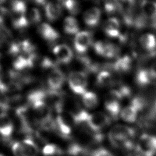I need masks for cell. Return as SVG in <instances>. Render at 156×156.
<instances>
[{"mask_svg": "<svg viewBox=\"0 0 156 156\" xmlns=\"http://www.w3.org/2000/svg\"><path fill=\"white\" fill-rule=\"evenodd\" d=\"M82 100L85 107L92 109L98 104V98L96 93L93 91H87L82 95Z\"/></svg>", "mask_w": 156, "mask_h": 156, "instance_id": "d4e9b609", "label": "cell"}, {"mask_svg": "<svg viewBox=\"0 0 156 156\" xmlns=\"http://www.w3.org/2000/svg\"><path fill=\"white\" fill-rule=\"evenodd\" d=\"M87 152V148L78 143H71L67 149V153L70 156H85Z\"/></svg>", "mask_w": 156, "mask_h": 156, "instance_id": "484cf974", "label": "cell"}, {"mask_svg": "<svg viewBox=\"0 0 156 156\" xmlns=\"http://www.w3.org/2000/svg\"><path fill=\"white\" fill-rule=\"evenodd\" d=\"M79 26L77 20L73 16H67L63 21V30L68 35L77 34L79 32Z\"/></svg>", "mask_w": 156, "mask_h": 156, "instance_id": "cb8c5ba5", "label": "cell"}, {"mask_svg": "<svg viewBox=\"0 0 156 156\" xmlns=\"http://www.w3.org/2000/svg\"><path fill=\"white\" fill-rule=\"evenodd\" d=\"M14 129L13 123L5 113H0V135L4 141H9Z\"/></svg>", "mask_w": 156, "mask_h": 156, "instance_id": "4fadbf2b", "label": "cell"}, {"mask_svg": "<svg viewBox=\"0 0 156 156\" xmlns=\"http://www.w3.org/2000/svg\"><path fill=\"white\" fill-rule=\"evenodd\" d=\"M151 74L154 79H156V61L154 62L149 68Z\"/></svg>", "mask_w": 156, "mask_h": 156, "instance_id": "d6a6232c", "label": "cell"}, {"mask_svg": "<svg viewBox=\"0 0 156 156\" xmlns=\"http://www.w3.org/2000/svg\"><path fill=\"white\" fill-rule=\"evenodd\" d=\"M9 11L12 25L15 29L23 30L29 26L26 5L24 0H12Z\"/></svg>", "mask_w": 156, "mask_h": 156, "instance_id": "7a4b0ae2", "label": "cell"}, {"mask_svg": "<svg viewBox=\"0 0 156 156\" xmlns=\"http://www.w3.org/2000/svg\"><path fill=\"white\" fill-rule=\"evenodd\" d=\"M37 30L41 37L49 43H53L60 38L59 33L51 25L46 23L40 24Z\"/></svg>", "mask_w": 156, "mask_h": 156, "instance_id": "5bb4252c", "label": "cell"}, {"mask_svg": "<svg viewBox=\"0 0 156 156\" xmlns=\"http://www.w3.org/2000/svg\"><path fill=\"white\" fill-rule=\"evenodd\" d=\"M64 82L65 75L60 69L55 68L50 71L47 77V83L50 90H59Z\"/></svg>", "mask_w": 156, "mask_h": 156, "instance_id": "7c38bea8", "label": "cell"}, {"mask_svg": "<svg viewBox=\"0 0 156 156\" xmlns=\"http://www.w3.org/2000/svg\"><path fill=\"white\" fill-rule=\"evenodd\" d=\"M121 11L129 9L134 6L135 0H114Z\"/></svg>", "mask_w": 156, "mask_h": 156, "instance_id": "4dcf8cb0", "label": "cell"}, {"mask_svg": "<svg viewBox=\"0 0 156 156\" xmlns=\"http://www.w3.org/2000/svg\"><path fill=\"white\" fill-rule=\"evenodd\" d=\"M102 29L105 34L111 38H119L121 34V25L119 20L112 17L106 20L103 23Z\"/></svg>", "mask_w": 156, "mask_h": 156, "instance_id": "9a60e30c", "label": "cell"}, {"mask_svg": "<svg viewBox=\"0 0 156 156\" xmlns=\"http://www.w3.org/2000/svg\"><path fill=\"white\" fill-rule=\"evenodd\" d=\"M92 43V35L88 31L79 32L74 40V47L79 54L85 53Z\"/></svg>", "mask_w": 156, "mask_h": 156, "instance_id": "30bf717a", "label": "cell"}, {"mask_svg": "<svg viewBox=\"0 0 156 156\" xmlns=\"http://www.w3.org/2000/svg\"><path fill=\"white\" fill-rule=\"evenodd\" d=\"M104 10L108 14H113L119 9L114 0H102Z\"/></svg>", "mask_w": 156, "mask_h": 156, "instance_id": "f546056e", "label": "cell"}, {"mask_svg": "<svg viewBox=\"0 0 156 156\" xmlns=\"http://www.w3.org/2000/svg\"><path fill=\"white\" fill-rule=\"evenodd\" d=\"M62 4L72 15H76L80 10V5L77 0H65Z\"/></svg>", "mask_w": 156, "mask_h": 156, "instance_id": "83f0119b", "label": "cell"}, {"mask_svg": "<svg viewBox=\"0 0 156 156\" xmlns=\"http://www.w3.org/2000/svg\"><path fill=\"white\" fill-rule=\"evenodd\" d=\"M27 19L29 24H35L40 22L41 15L40 10L35 7L32 8L28 13H27Z\"/></svg>", "mask_w": 156, "mask_h": 156, "instance_id": "f1b7e54d", "label": "cell"}, {"mask_svg": "<svg viewBox=\"0 0 156 156\" xmlns=\"http://www.w3.org/2000/svg\"><path fill=\"white\" fill-rule=\"evenodd\" d=\"M151 156H156V153H155V154H152Z\"/></svg>", "mask_w": 156, "mask_h": 156, "instance_id": "74e56055", "label": "cell"}, {"mask_svg": "<svg viewBox=\"0 0 156 156\" xmlns=\"http://www.w3.org/2000/svg\"><path fill=\"white\" fill-rule=\"evenodd\" d=\"M139 42L142 48L148 51H152L156 46V38L152 34H143L139 38Z\"/></svg>", "mask_w": 156, "mask_h": 156, "instance_id": "603a6c76", "label": "cell"}, {"mask_svg": "<svg viewBox=\"0 0 156 156\" xmlns=\"http://www.w3.org/2000/svg\"><path fill=\"white\" fill-rule=\"evenodd\" d=\"M68 82L71 90L77 94L82 95L87 91V77L83 71H74L69 73Z\"/></svg>", "mask_w": 156, "mask_h": 156, "instance_id": "8992f818", "label": "cell"}, {"mask_svg": "<svg viewBox=\"0 0 156 156\" xmlns=\"http://www.w3.org/2000/svg\"><path fill=\"white\" fill-rule=\"evenodd\" d=\"M76 125L74 118L69 111H62L58 113L55 119L54 130L63 138H69L73 128Z\"/></svg>", "mask_w": 156, "mask_h": 156, "instance_id": "3957f363", "label": "cell"}, {"mask_svg": "<svg viewBox=\"0 0 156 156\" xmlns=\"http://www.w3.org/2000/svg\"><path fill=\"white\" fill-rule=\"evenodd\" d=\"M0 156H5V155H3V154H0Z\"/></svg>", "mask_w": 156, "mask_h": 156, "instance_id": "f35d334b", "label": "cell"}, {"mask_svg": "<svg viewBox=\"0 0 156 156\" xmlns=\"http://www.w3.org/2000/svg\"><path fill=\"white\" fill-rule=\"evenodd\" d=\"M4 86V83L2 82V72H1V68L0 66V90L3 89Z\"/></svg>", "mask_w": 156, "mask_h": 156, "instance_id": "e575fe53", "label": "cell"}, {"mask_svg": "<svg viewBox=\"0 0 156 156\" xmlns=\"http://www.w3.org/2000/svg\"><path fill=\"white\" fill-rule=\"evenodd\" d=\"M132 63V58L129 55H126L117 58L110 66L115 71L118 73H126L131 69Z\"/></svg>", "mask_w": 156, "mask_h": 156, "instance_id": "d6986e66", "label": "cell"}, {"mask_svg": "<svg viewBox=\"0 0 156 156\" xmlns=\"http://www.w3.org/2000/svg\"><path fill=\"white\" fill-rule=\"evenodd\" d=\"M152 26L154 28L156 29V16L152 19Z\"/></svg>", "mask_w": 156, "mask_h": 156, "instance_id": "d590c367", "label": "cell"}, {"mask_svg": "<svg viewBox=\"0 0 156 156\" xmlns=\"http://www.w3.org/2000/svg\"><path fill=\"white\" fill-rule=\"evenodd\" d=\"M93 48L97 54L107 58H115L119 52L118 46L107 41H97L94 43Z\"/></svg>", "mask_w": 156, "mask_h": 156, "instance_id": "9c48e42d", "label": "cell"}, {"mask_svg": "<svg viewBox=\"0 0 156 156\" xmlns=\"http://www.w3.org/2000/svg\"><path fill=\"white\" fill-rule=\"evenodd\" d=\"M53 54L58 62L62 64L69 63L73 57V53L69 46L65 44L56 45L53 48Z\"/></svg>", "mask_w": 156, "mask_h": 156, "instance_id": "8fae6325", "label": "cell"}, {"mask_svg": "<svg viewBox=\"0 0 156 156\" xmlns=\"http://www.w3.org/2000/svg\"><path fill=\"white\" fill-rule=\"evenodd\" d=\"M110 118L107 115L101 112H96L89 114L86 124L91 131L101 132L104 128L110 124Z\"/></svg>", "mask_w": 156, "mask_h": 156, "instance_id": "52a82bcc", "label": "cell"}, {"mask_svg": "<svg viewBox=\"0 0 156 156\" xmlns=\"http://www.w3.org/2000/svg\"><path fill=\"white\" fill-rule=\"evenodd\" d=\"M138 112L136 107L130 104L121 111L120 116L125 122L132 123L136 120Z\"/></svg>", "mask_w": 156, "mask_h": 156, "instance_id": "7402d4cb", "label": "cell"}, {"mask_svg": "<svg viewBox=\"0 0 156 156\" xmlns=\"http://www.w3.org/2000/svg\"><path fill=\"white\" fill-rule=\"evenodd\" d=\"M12 149L14 156H37L39 152L37 144L29 138L14 142Z\"/></svg>", "mask_w": 156, "mask_h": 156, "instance_id": "5b68a950", "label": "cell"}, {"mask_svg": "<svg viewBox=\"0 0 156 156\" xmlns=\"http://www.w3.org/2000/svg\"><path fill=\"white\" fill-rule=\"evenodd\" d=\"M44 12L47 19L50 21H54L58 19L62 15V8L59 4L50 1L44 5Z\"/></svg>", "mask_w": 156, "mask_h": 156, "instance_id": "ac0fdd59", "label": "cell"}, {"mask_svg": "<svg viewBox=\"0 0 156 156\" xmlns=\"http://www.w3.org/2000/svg\"><path fill=\"white\" fill-rule=\"evenodd\" d=\"M136 149L148 156L156 153V135L143 133L138 140Z\"/></svg>", "mask_w": 156, "mask_h": 156, "instance_id": "ba28073f", "label": "cell"}, {"mask_svg": "<svg viewBox=\"0 0 156 156\" xmlns=\"http://www.w3.org/2000/svg\"><path fill=\"white\" fill-rule=\"evenodd\" d=\"M29 1H32L38 5H45V4L48 2L46 0H29Z\"/></svg>", "mask_w": 156, "mask_h": 156, "instance_id": "836d02e7", "label": "cell"}, {"mask_svg": "<svg viewBox=\"0 0 156 156\" xmlns=\"http://www.w3.org/2000/svg\"><path fill=\"white\" fill-rule=\"evenodd\" d=\"M135 133L136 132L132 127L123 124H116L109 130L108 137L113 146L132 151L136 147L133 140Z\"/></svg>", "mask_w": 156, "mask_h": 156, "instance_id": "6da1fadb", "label": "cell"}, {"mask_svg": "<svg viewBox=\"0 0 156 156\" xmlns=\"http://www.w3.org/2000/svg\"><path fill=\"white\" fill-rule=\"evenodd\" d=\"M12 0H0V2H2V3H4V2H7V1H10L11 2Z\"/></svg>", "mask_w": 156, "mask_h": 156, "instance_id": "8d00e7d4", "label": "cell"}, {"mask_svg": "<svg viewBox=\"0 0 156 156\" xmlns=\"http://www.w3.org/2000/svg\"><path fill=\"white\" fill-rule=\"evenodd\" d=\"M154 79L152 76L149 68H140L135 74L136 83L141 87L147 86L152 83Z\"/></svg>", "mask_w": 156, "mask_h": 156, "instance_id": "ffe728a7", "label": "cell"}, {"mask_svg": "<svg viewBox=\"0 0 156 156\" xmlns=\"http://www.w3.org/2000/svg\"><path fill=\"white\" fill-rule=\"evenodd\" d=\"M63 153L62 149L53 143L45 145L42 150V154L44 156H61Z\"/></svg>", "mask_w": 156, "mask_h": 156, "instance_id": "4316f807", "label": "cell"}, {"mask_svg": "<svg viewBox=\"0 0 156 156\" xmlns=\"http://www.w3.org/2000/svg\"><path fill=\"white\" fill-rule=\"evenodd\" d=\"M101 16V10L96 7H93L87 9L83 13V20L88 26H96L100 21Z\"/></svg>", "mask_w": 156, "mask_h": 156, "instance_id": "2e32d148", "label": "cell"}, {"mask_svg": "<svg viewBox=\"0 0 156 156\" xmlns=\"http://www.w3.org/2000/svg\"><path fill=\"white\" fill-rule=\"evenodd\" d=\"M97 83L101 87H110L118 83L116 77L107 70L100 71L96 77Z\"/></svg>", "mask_w": 156, "mask_h": 156, "instance_id": "e0dca14e", "label": "cell"}, {"mask_svg": "<svg viewBox=\"0 0 156 156\" xmlns=\"http://www.w3.org/2000/svg\"><path fill=\"white\" fill-rule=\"evenodd\" d=\"M140 10L147 19L152 20L156 16V1L142 0L140 4Z\"/></svg>", "mask_w": 156, "mask_h": 156, "instance_id": "44dd1931", "label": "cell"}, {"mask_svg": "<svg viewBox=\"0 0 156 156\" xmlns=\"http://www.w3.org/2000/svg\"><path fill=\"white\" fill-rule=\"evenodd\" d=\"M123 98L117 89L110 90L105 96L104 100V107L109 115L116 119L121 113L120 101Z\"/></svg>", "mask_w": 156, "mask_h": 156, "instance_id": "277c9868", "label": "cell"}, {"mask_svg": "<svg viewBox=\"0 0 156 156\" xmlns=\"http://www.w3.org/2000/svg\"><path fill=\"white\" fill-rule=\"evenodd\" d=\"M91 156H113V155L108 150L103 147H99L92 152Z\"/></svg>", "mask_w": 156, "mask_h": 156, "instance_id": "1f68e13d", "label": "cell"}]
</instances>
